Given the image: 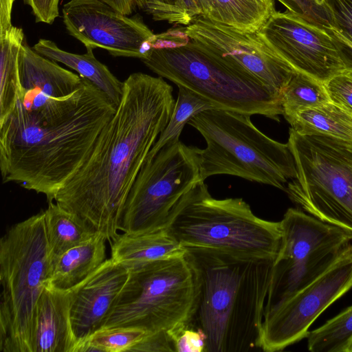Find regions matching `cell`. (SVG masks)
<instances>
[{"label": "cell", "instance_id": "obj_1", "mask_svg": "<svg viewBox=\"0 0 352 352\" xmlns=\"http://www.w3.org/2000/svg\"><path fill=\"white\" fill-rule=\"evenodd\" d=\"M173 87L142 72L123 82V94L87 158L54 201L111 242L119 234L129 192L173 112Z\"/></svg>", "mask_w": 352, "mask_h": 352}, {"label": "cell", "instance_id": "obj_2", "mask_svg": "<svg viewBox=\"0 0 352 352\" xmlns=\"http://www.w3.org/2000/svg\"><path fill=\"white\" fill-rule=\"evenodd\" d=\"M116 110L95 85L69 113L38 120L17 102L0 122V170L14 182L54 201L58 192L83 164Z\"/></svg>", "mask_w": 352, "mask_h": 352}, {"label": "cell", "instance_id": "obj_3", "mask_svg": "<svg viewBox=\"0 0 352 352\" xmlns=\"http://www.w3.org/2000/svg\"><path fill=\"white\" fill-rule=\"evenodd\" d=\"M196 285L188 322L206 335L205 352L261 349L260 340L273 259L209 248H186Z\"/></svg>", "mask_w": 352, "mask_h": 352}, {"label": "cell", "instance_id": "obj_4", "mask_svg": "<svg viewBox=\"0 0 352 352\" xmlns=\"http://www.w3.org/2000/svg\"><path fill=\"white\" fill-rule=\"evenodd\" d=\"M164 230L184 248L273 260L282 236L280 221L259 218L241 198H214L204 181L182 196Z\"/></svg>", "mask_w": 352, "mask_h": 352}, {"label": "cell", "instance_id": "obj_5", "mask_svg": "<svg viewBox=\"0 0 352 352\" xmlns=\"http://www.w3.org/2000/svg\"><path fill=\"white\" fill-rule=\"evenodd\" d=\"M52 265L44 210L0 239V351L33 352L36 304Z\"/></svg>", "mask_w": 352, "mask_h": 352}, {"label": "cell", "instance_id": "obj_6", "mask_svg": "<svg viewBox=\"0 0 352 352\" xmlns=\"http://www.w3.org/2000/svg\"><path fill=\"white\" fill-rule=\"evenodd\" d=\"M250 116L211 109L188 122L206 143L199 151L201 179L229 175L285 190L296 175L288 145L262 133Z\"/></svg>", "mask_w": 352, "mask_h": 352}, {"label": "cell", "instance_id": "obj_7", "mask_svg": "<svg viewBox=\"0 0 352 352\" xmlns=\"http://www.w3.org/2000/svg\"><path fill=\"white\" fill-rule=\"evenodd\" d=\"M142 61L159 76L195 92L216 109L276 121L283 114L281 97L260 79L208 54L190 39L176 47L152 48Z\"/></svg>", "mask_w": 352, "mask_h": 352}, {"label": "cell", "instance_id": "obj_8", "mask_svg": "<svg viewBox=\"0 0 352 352\" xmlns=\"http://www.w3.org/2000/svg\"><path fill=\"white\" fill-rule=\"evenodd\" d=\"M287 144L296 168L285 189L290 199L352 236V144L292 128Z\"/></svg>", "mask_w": 352, "mask_h": 352}, {"label": "cell", "instance_id": "obj_9", "mask_svg": "<svg viewBox=\"0 0 352 352\" xmlns=\"http://www.w3.org/2000/svg\"><path fill=\"white\" fill-rule=\"evenodd\" d=\"M128 269V280L101 329L136 328L149 335L190 322L197 292L184 256Z\"/></svg>", "mask_w": 352, "mask_h": 352}, {"label": "cell", "instance_id": "obj_10", "mask_svg": "<svg viewBox=\"0 0 352 352\" xmlns=\"http://www.w3.org/2000/svg\"><path fill=\"white\" fill-rule=\"evenodd\" d=\"M199 151L179 141L146 160L127 196L120 230L140 234L165 229L179 199L203 181Z\"/></svg>", "mask_w": 352, "mask_h": 352}, {"label": "cell", "instance_id": "obj_11", "mask_svg": "<svg viewBox=\"0 0 352 352\" xmlns=\"http://www.w3.org/2000/svg\"><path fill=\"white\" fill-rule=\"evenodd\" d=\"M274 261L264 314L327 270L352 240L342 229L302 210L289 208Z\"/></svg>", "mask_w": 352, "mask_h": 352}, {"label": "cell", "instance_id": "obj_12", "mask_svg": "<svg viewBox=\"0 0 352 352\" xmlns=\"http://www.w3.org/2000/svg\"><path fill=\"white\" fill-rule=\"evenodd\" d=\"M351 288L352 245L349 243L322 274L264 314L261 350L282 351L307 338L317 318Z\"/></svg>", "mask_w": 352, "mask_h": 352}, {"label": "cell", "instance_id": "obj_13", "mask_svg": "<svg viewBox=\"0 0 352 352\" xmlns=\"http://www.w3.org/2000/svg\"><path fill=\"white\" fill-rule=\"evenodd\" d=\"M185 32L199 49L253 74L281 98L297 72L274 51L260 31L242 32L200 15L185 27Z\"/></svg>", "mask_w": 352, "mask_h": 352}, {"label": "cell", "instance_id": "obj_14", "mask_svg": "<svg viewBox=\"0 0 352 352\" xmlns=\"http://www.w3.org/2000/svg\"><path fill=\"white\" fill-rule=\"evenodd\" d=\"M260 32L296 71L322 82L352 70L348 47L335 32L320 28L292 12L276 11Z\"/></svg>", "mask_w": 352, "mask_h": 352}, {"label": "cell", "instance_id": "obj_15", "mask_svg": "<svg viewBox=\"0 0 352 352\" xmlns=\"http://www.w3.org/2000/svg\"><path fill=\"white\" fill-rule=\"evenodd\" d=\"M62 13L68 34L86 48L141 60L152 49L155 34L139 14L129 16L100 0H69Z\"/></svg>", "mask_w": 352, "mask_h": 352}, {"label": "cell", "instance_id": "obj_16", "mask_svg": "<svg viewBox=\"0 0 352 352\" xmlns=\"http://www.w3.org/2000/svg\"><path fill=\"white\" fill-rule=\"evenodd\" d=\"M129 276L128 267L110 258L72 289L70 320L76 352L102 328Z\"/></svg>", "mask_w": 352, "mask_h": 352}, {"label": "cell", "instance_id": "obj_17", "mask_svg": "<svg viewBox=\"0 0 352 352\" xmlns=\"http://www.w3.org/2000/svg\"><path fill=\"white\" fill-rule=\"evenodd\" d=\"M72 289L46 286L36 304L33 352H76L70 320Z\"/></svg>", "mask_w": 352, "mask_h": 352}, {"label": "cell", "instance_id": "obj_18", "mask_svg": "<svg viewBox=\"0 0 352 352\" xmlns=\"http://www.w3.org/2000/svg\"><path fill=\"white\" fill-rule=\"evenodd\" d=\"M21 92L64 99L75 93L82 78L33 50L24 41L19 55Z\"/></svg>", "mask_w": 352, "mask_h": 352}, {"label": "cell", "instance_id": "obj_19", "mask_svg": "<svg viewBox=\"0 0 352 352\" xmlns=\"http://www.w3.org/2000/svg\"><path fill=\"white\" fill-rule=\"evenodd\" d=\"M107 241L96 233L54 259L47 286L69 290L79 285L107 259Z\"/></svg>", "mask_w": 352, "mask_h": 352}, {"label": "cell", "instance_id": "obj_20", "mask_svg": "<svg viewBox=\"0 0 352 352\" xmlns=\"http://www.w3.org/2000/svg\"><path fill=\"white\" fill-rule=\"evenodd\" d=\"M111 258L130 268L163 259L183 256L186 248L166 230L119 234L111 242Z\"/></svg>", "mask_w": 352, "mask_h": 352}, {"label": "cell", "instance_id": "obj_21", "mask_svg": "<svg viewBox=\"0 0 352 352\" xmlns=\"http://www.w3.org/2000/svg\"><path fill=\"white\" fill-rule=\"evenodd\" d=\"M32 48L39 54L77 72L80 76L89 80L105 94L116 107L120 104L123 82L95 57L94 49L86 48L84 54H74L60 49L54 41L45 38L39 39Z\"/></svg>", "mask_w": 352, "mask_h": 352}, {"label": "cell", "instance_id": "obj_22", "mask_svg": "<svg viewBox=\"0 0 352 352\" xmlns=\"http://www.w3.org/2000/svg\"><path fill=\"white\" fill-rule=\"evenodd\" d=\"M284 118L298 133L328 135L352 144V115L331 102Z\"/></svg>", "mask_w": 352, "mask_h": 352}, {"label": "cell", "instance_id": "obj_23", "mask_svg": "<svg viewBox=\"0 0 352 352\" xmlns=\"http://www.w3.org/2000/svg\"><path fill=\"white\" fill-rule=\"evenodd\" d=\"M275 12L273 0H211L204 16L242 32H259Z\"/></svg>", "mask_w": 352, "mask_h": 352}, {"label": "cell", "instance_id": "obj_24", "mask_svg": "<svg viewBox=\"0 0 352 352\" xmlns=\"http://www.w3.org/2000/svg\"><path fill=\"white\" fill-rule=\"evenodd\" d=\"M24 41L21 28L12 25L0 33V122L14 110L20 97L19 55Z\"/></svg>", "mask_w": 352, "mask_h": 352}, {"label": "cell", "instance_id": "obj_25", "mask_svg": "<svg viewBox=\"0 0 352 352\" xmlns=\"http://www.w3.org/2000/svg\"><path fill=\"white\" fill-rule=\"evenodd\" d=\"M44 213L52 261L97 233L78 216L55 201L48 202Z\"/></svg>", "mask_w": 352, "mask_h": 352}, {"label": "cell", "instance_id": "obj_26", "mask_svg": "<svg viewBox=\"0 0 352 352\" xmlns=\"http://www.w3.org/2000/svg\"><path fill=\"white\" fill-rule=\"evenodd\" d=\"M178 90L172 116L146 161L152 158L164 146L179 142L184 126L193 117L204 111L216 109L208 100L187 88L178 86Z\"/></svg>", "mask_w": 352, "mask_h": 352}, {"label": "cell", "instance_id": "obj_27", "mask_svg": "<svg viewBox=\"0 0 352 352\" xmlns=\"http://www.w3.org/2000/svg\"><path fill=\"white\" fill-rule=\"evenodd\" d=\"M331 102L324 82L300 72L293 76L282 96L283 116Z\"/></svg>", "mask_w": 352, "mask_h": 352}, {"label": "cell", "instance_id": "obj_28", "mask_svg": "<svg viewBox=\"0 0 352 352\" xmlns=\"http://www.w3.org/2000/svg\"><path fill=\"white\" fill-rule=\"evenodd\" d=\"M352 338V305L309 331L308 349L311 352H346Z\"/></svg>", "mask_w": 352, "mask_h": 352}, {"label": "cell", "instance_id": "obj_29", "mask_svg": "<svg viewBox=\"0 0 352 352\" xmlns=\"http://www.w3.org/2000/svg\"><path fill=\"white\" fill-rule=\"evenodd\" d=\"M146 334L144 330L136 328L100 329L87 340L81 352L131 351Z\"/></svg>", "mask_w": 352, "mask_h": 352}, {"label": "cell", "instance_id": "obj_30", "mask_svg": "<svg viewBox=\"0 0 352 352\" xmlns=\"http://www.w3.org/2000/svg\"><path fill=\"white\" fill-rule=\"evenodd\" d=\"M289 12L320 28L333 32L332 21L323 0H278Z\"/></svg>", "mask_w": 352, "mask_h": 352}, {"label": "cell", "instance_id": "obj_31", "mask_svg": "<svg viewBox=\"0 0 352 352\" xmlns=\"http://www.w3.org/2000/svg\"><path fill=\"white\" fill-rule=\"evenodd\" d=\"M332 21L333 32L352 47V0H323Z\"/></svg>", "mask_w": 352, "mask_h": 352}, {"label": "cell", "instance_id": "obj_32", "mask_svg": "<svg viewBox=\"0 0 352 352\" xmlns=\"http://www.w3.org/2000/svg\"><path fill=\"white\" fill-rule=\"evenodd\" d=\"M176 352H205V333L189 323L183 324L168 331Z\"/></svg>", "mask_w": 352, "mask_h": 352}, {"label": "cell", "instance_id": "obj_33", "mask_svg": "<svg viewBox=\"0 0 352 352\" xmlns=\"http://www.w3.org/2000/svg\"><path fill=\"white\" fill-rule=\"evenodd\" d=\"M324 85L331 102L352 115V70L333 76Z\"/></svg>", "mask_w": 352, "mask_h": 352}, {"label": "cell", "instance_id": "obj_34", "mask_svg": "<svg viewBox=\"0 0 352 352\" xmlns=\"http://www.w3.org/2000/svg\"><path fill=\"white\" fill-rule=\"evenodd\" d=\"M155 21L188 25L190 22L179 6L178 0H147L144 10Z\"/></svg>", "mask_w": 352, "mask_h": 352}, {"label": "cell", "instance_id": "obj_35", "mask_svg": "<svg viewBox=\"0 0 352 352\" xmlns=\"http://www.w3.org/2000/svg\"><path fill=\"white\" fill-rule=\"evenodd\" d=\"M31 8L37 23L52 24L59 16L60 0H23Z\"/></svg>", "mask_w": 352, "mask_h": 352}, {"label": "cell", "instance_id": "obj_36", "mask_svg": "<svg viewBox=\"0 0 352 352\" xmlns=\"http://www.w3.org/2000/svg\"><path fill=\"white\" fill-rule=\"evenodd\" d=\"M131 351H175L173 342L167 331L147 335Z\"/></svg>", "mask_w": 352, "mask_h": 352}, {"label": "cell", "instance_id": "obj_37", "mask_svg": "<svg viewBox=\"0 0 352 352\" xmlns=\"http://www.w3.org/2000/svg\"><path fill=\"white\" fill-rule=\"evenodd\" d=\"M178 3L190 23L198 16H206L211 9V0H178Z\"/></svg>", "mask_w": 352, "mask_h": 352}, {"label": "cell", "instance_id": "obj_38", "mask_svg": "<svg viewBox=\"0 0 352 352\" xmlns=\"http://www.w3.org/2000/svg\"><path fill=\"white\" fill-rule=\"evenodd\" d=\"M109 5L120 12L131 15L136 8L144 11L147 0H100Z\"/></svg>", "mask_w": 352, "mask_h": 352}, {"label": "cell", "instance_id": "obj_39", "mask_svg": "<svg viewBox=\"0 0 352 352\" xmlns=\"http://www.w3.org/2000/svg\"><path fill=\"white\" fill-rule=\"evenodd\" d=\"M15 0H0V33L8 30L12 24V11Z\"/></svg>", "mask_w": 352, "mask_h": 352}, {"label": "cell", "instance_id": "obj_40", "mask_svg": "<svg viewBox=\"0 0 352 352\" xmlns=\"http://www.w3.org/2000/svg\"><path fill=\"white\" fill-rule=\"evenodd\" d=\"M346 352H352V338L349 343Z\"/></svg>", "mask_w": 352, "mask_h": 352}]
</instances>
